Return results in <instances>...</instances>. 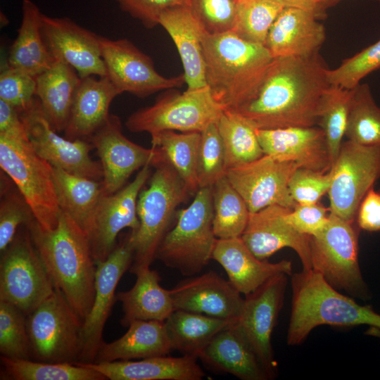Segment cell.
I'll list each match as a JSON object with an SVG mask.
<instances>
[{
    "mask_svg": "<svg viewBox=\"0 0 380 380\" xmlns=\"http://www.w3.org/2000/svg\"><path fill=\"white\" fill-rule=\"evenodd\" d=\"M319 53L274 58L254 95L236 111L256 129L318 126L331 87Z\"/></svg>",
    "mask_w": 380,
    "mask_h": 380,
    "instance_id": "obj_1",
    "label": "cell"
},
{
    "mask_svg": "<svg viewBox=\"0 0 380 380\" xmlns=\"http://www.w3.org/2000/svg\"><path fill=\"white\" fill-rule=\"evenodd\" d=\"M26 227L54 289L84 320L93 305L96 270L87 236L61 210L53 229L35 219Z\"/></svg>",
    "mask_w": 380,
    "mask_h": 380,
    "instance_id": "obj_2",
    "label": "cell"
},
{
    "mask_svg": "<svg viewBox=\"0 0 380 380\" xmlns=\"http://www.w3.org/2000/svg\"><path fill=\"white\" fill-rule=\"evenodd\" d=\"M206 85L223 110L236 112L255 93L273 57L262 44L232 32H203Z\"/></svg>",
    "mask_w": 380,
    "mask_h": 380,
    "instance_id": "obj_3",
    "label": "cell"
},
{
    "mask_svg": "<svg viewBox=\"0 0 380 380\" xmlns=\"http://www.w3.org/2000/svg\"><path fill=\"white\" fill-rule=\"evenodd\" d=\"M291 312L287 330L289 346L303 343L315 327L368 325L380 329V314L361 305L330 286L315 271L291 274Z\"/></svg>",
    "mask_w": 380,
    "mask_h": 380,
    "instance_id": "obj_4",
    "label": "cell"
},
{
    "mask_svg": "<svg viewBox=\"0 0 380 380\" xmlns=\"http://www.w3.org/2000/svg\"><path fill=\"white\" fill-rule=\"evenodd\" d=\"M153 167L155 171L148 185L143 187L137 200L139 228L129 233L134 251L129 270L133 274L150 267L163 239L172 227L178 207L193 194L164 155Z\"/></svg>",
    "mask_w": 380,
    "mask_h": 380,
    "instance_id": "obj_5",
    "label": "cell"
},
{
    "mask_svg": "<svg viewBox=\"0 0 380 380\" xmlns=\"http://www.w3.org/2000/svg\"><path fill=\"white\" fill-rule=\"evenodd\" d=\"M189 206L177 211L175 225L156 253L160 260L185 276H194L212 259L217 241L213 225L212 187L200 188Z\"/></svg>",
    "mask_w": 380,
    "mask_h": 380,
    "instance_id": "obj_6",
    "label": "cell"
},
{
    "mask_svg": "<svg viewBox=\"0 0 380 380\" xmlns=\"http://www.w3.org/2000/svg\"><path fill=\"white\" fill-rule=\"evenodd\" d=\"M354 222L329 211L327 225L310 236L312 270L334 289L362 300L372 298L358 261V235Z\"/></svg>",
    "mask_w": 380,
    "mask_h": 380,
    "instance_id": "obj_7",
    "label": "cell"
},
{
    "mask_svg": "<svg viewBox=\"0 0 380 380\" xmlns=\"http://www.w3.org/2000/svg\"><path fill=\"white\" fill-rule=\"evenodd\" d=\"M0 166L29 204L35 220L44 229H54L58 205L53 167L34 150L29 137L0 135Z\"/></svg>",
    "mask_w": 380,
    "mask_h": 380,
    "instance_id": "obj_8",
    "label": "cell"
},
{
    "mask_svg": "<svg viewBox=\"0 0 380 380\" xmlns=\"http://www.w3.org/2000/svg\"><path fill=\"white\" fill-rule=\"evenodd\" d=\"M82 324L62 293L54 289L27 315L32 357L45 362H78Z\"/></svg>",
    "mask_w": 380,
    "mask_h": 380,
    "instance_id": "obj_9",
    "label": "cell"
},
{
    "mask_svg": "<svg viewBox=\"0 0 380 380\" xmlns=\"http://www.w3.org/2000/svg\"><path fill=\"white\" fill-rule=\"evenodd\" d=\"M222 112L205 86L160 95L152 105L131 114L125 126L130 132L151 135L163 131L201 132Z\"/></svg>",
    "mask_w": 380,
    "mask_h": 380,
    "instance_id": "obj_10",
    "label": "cell"
},
{
    "mask_svg": "<svg viewBox=\"0 0 380 380\" xmlns=\"http://www.w3.org/2000/svg\"><path fill=\"white\" fill-rule=\"evenodd\" d=\"M1 254L0 300L27 316L55 289L27 227Z\"/></svg>",
    "mask_w": 380,
    "mask_h": 380,
    "instance_id": "obj_11",
    "label": "cell"
},
{
    "mask_svg": "<svg viewBox=\"0 0 380 380\" xmlns=\"http://www.w3.org/2000/svg\"><path fill=\"white\" fill-rule=\"evenodd\" d=\"M330 171L329 211L354 222L361 201L380 178V145L343 142Z\"/></svg>",
    "mask_w": 380,
    "mask_h": 380,
    "instance_id": "obj_12",
    "label": "cell"
},
{
    "mask_svg": "<svg viewBox=\"0 0 380 380\" xmlns=\"http://www.w3.org/2000/svg\"><path fill=\"white\" fill-rule=\"evenodd\" d=\"M100 41L106 77L121 94L145 98L186 84L183 74L173 77L159 74L151 58L127 39L100 36Z\"/></svg>",
    "mask_w": 380,
    "mask_h": 380,
    "instance_id": "obj_13",
    "label": "cell"
},
{
    "mask_svg": "<svg viewBox=\"0 0 380 380\" xmlns=\"http://www.w3.org/2000/svg\"><path fill=\"white\" fill-rule=\"evenodd\" d=\"M20 115L34 150L52 167L102 180L101 164L92 160L89 154L94 148L91 143L88 140H71L60 136L49 121L37 97Z\"/></svg>",
    "mask_w": 380,
    "mask_h": 380,
    "instance_id": "obj_14",
    "label": "cell"
},
{
    "mask_svg": "<svg viewBox=\"0 0 380 380\" xmlns=\"http://www.w3.org/2000/svg\"><path fill=\"white\" fill-rule=\"evenodd\" d=\"M151 167L144 166L132 182L114 194L104 192L100 198L87 234L96 265L106 260L114 251L122 229L129 228L135 232L139 228L137 200L151 175Z\"/></svg>",
    "mask_w": 380,
    "mask_h": 380,
    "instance_id": "obj_15",
    "label": "cell"
},
{
    "mask_svg": "<svg viewBox=\"0 0 380 380\" xmlns=\"http://www.w3.org/2000/svg\"><path fill=\"white\" fill-rule=\"evenodd\" d=\"M288 276L286 273L277 274L246 295L235 323L270 378L274 377L277 371L271 337L283 306Z\"/></svg>",
    "mask_w": 380,
    "mask_h": 380,
    "instance_id": "obj_16",
    "label": "cell"
},
{
    "mask_svg": "<svg viewBox=\"0 0 380 380\" xmlns=\"http://www.w3.org/2000/svg\"><path fill=\"white\" fill-rule=\"evenodd\" d=\"M297 163L264 154L260 158L229 169L226 177L245 201L251 213L272 205L293 209L289 183Z\"/></svg>",
    "mask_w": 380,
    "mask_h": 380,
    "instance_id": "obj_17",
    "label": "cell"
},
{
    "mask_svg": "<svg viewBox=\"0 0 380 380\" xmlns=\"http://www.w3.org/2000/svg\"><path fill=\"white\" fill-rule=\"evenodd\" d=\"M89 141L100 158L103 190L107 194L120 190L132 173L146 165L153 167L163 156L156 147L146 148L128 139L120 118L113 114Z\"/></svg>",
    "mask_w": 380,
    "mask_h": 380,
    "instance_id": "obj_18",
    "label": "cell"
},
{
    "mask_svg": "<svg viewBox=\"0 0 380 380\" xmlns=\"http://www.w3.org/2000/svg\"><path fill=\"white\" fill-rule=\"evenodd\" d=\"M134 258L129 234L109 257L96 263L95 295L91 310L83 320L82 351L78 362H94L103 341V331L115 298V289Z\"/></svg>",
    "mask_w": 380,
    "mask_h": 380,
    "instance_id": "obj_19",
    "label": "cell"
},
{
    "mask_svg": "<svg viewBox=\"0 0 380 380\" xmlns=\"http://www.w3.org/2000/svg\"><path fill=\"white\" fill-rule=\"evenodd\" d=\"M42 30L54 59L64 61L79 76L106 77L100 35L80 26L70 18L42 15Z\"/></svg>",
    "mask_w": 380,
    "mask_h": 380,
    "instance_id": "obj_20",
    "label": "cell"
},
{
    "mask_svg": "<svg viewBox=\"0 0 380 380\" xmlns=\"http://www.w3.org/2000/svg\"><path fill=\"white\" fill-rule=\"evenodd\" d=\"M291 209L272 205L250 213L241 238L260 260H266L280 249L290 248L298 255L303 270H311L310 236L300 234L291 225L287 219Z\"/></svg>",
    "mask_w": 380,
    "mask_h": 380,
    "instance_id": "obj_21",
    "label": "cell"
},
{
    "mask_svg": "<svg viewBox=\"0 0 380 380\" xmlns=\"http://www.w3.org/2000/svg\"><path fill=\"white\" fill-rule=\"evenodd\" d=\"M175 310L204 314L236 323L244 298L229 281L214 271L180 281L170 290Z\"/></svg>",
    "mask_w": 380,
    "mask_h": 380,
    "instance_id": "obj_22",
    "label": "cell"
},
{
    "mask_svg": "<svg viewBox=\"0 0 380 380\" xmlns=\"http://www.w3.org/2000/svg\"><path fill=\"white\" fill-rule=\"evenodd\" d=\"M264 154L297 163L300 167L327 172L331 160L319 126L256 129Z\"/></svg>",
    "mask_w": 380,
    "mask_h": 380,
    "instance_id": "obj_23",
    "label": "cell"
},
{
    "mask_svg": "<svg viewBox=\"0 0 380 380\" xmlns=\"http://www.w3.org/2000/svg\"><path fill=\"white\" fill-rule=\"evenodd\" d=\"M319 17L312 11L284 7L270 29L265 46L273 58L309 57L319 53L326 39Z\"/></svg>",
    "mask_w": 380,
    "mask_h": 380,
    "instance_id": "obj_24",
    "label": "cell"
},
{
    "mask_svg": "<svg viewBox=\"0 0 380 380\" xmlns=\"http://www.w3.org/2000/svg\"><path fill=\"white\" fill-rule=\"evenodd\" d=\"M212 259L227 274L229 281L245 296L253 292L274 276L286 273L291 275L292 263L283 260L270 262L258 258L241 237L217 239Z\"/></svg>",
    "mask_w": 380,
    "mask_h": 380,
    "instance_id": "obj_25",
    "label": "cell"
},
{
    "mask_svg": "<svg viewBox=\"0 0 380 380\" xmlns=\"http://www.w3.org/2000/svg\"><path fill=\"white\" fill-rule=\"evenodd\" d=\"M121 94L106 77H82L72 103L65 137L89 140L108 120L113 99Z\"/></svg>",
    "mask_w": 380,
    "mask_h": 380,
    "instance_id": "obj_26",
    "label": "cell"
},
{
    "mask_svg": "<svg viewBox=\"0 0 380 380\" xmlns=\"http://www.w3.org/2000/svg\"><path fill=\"white\" fill-rule=\"evenodd\" d=\"M198 358L213 371L230 374L242 380L270 379L235 323L218 332Z\"/></svg>",
    "mask_w": 380,
    "mask_h": 380,
    "instance_id": "obj_27",
    "label": "cell"
},
{
    "mask_svg": "<svg viewBox=\"0 0 380 380\" xmlns=\"http://www.w3.org/2000/svg\"><path fill=\"white\" fill-rule=\"evenodd\" d=\"M189 355H167L141 360H118L105 362H81L110 380H201L205 374Z\"/></svg>",
    "mask_w": 380,
    "mask_h": 380,
    "instance_id": "obj_28",
    "label": "cell"
},
{
    "mask_svg": "<svg viewBox=\"0 0 380 380\" xmlns=\"http://www.w3.org/2000/svg\"><path fill=\"white\" fill-rule=\"evenodd\" d=\"M158 25L165 30L177 47L187 89L207 86L202 45L203 30L189 5L166 9L160 15Z\"/></svg>",
    "mask_w": 380,
    "mask_h": 380,
    "instance_id": "obj_29",
    "label": "cell"
},
{
    "mask_svg": "<svg viewBox=\"0 0 380 380\" xmlns=\"http://www.w3.org/2000/svg\"><path fill=\"white\" fill-rule=\"evenodd\" d=\"M134 274L137 277L134 285L115 295L124 312L122 325L128 327L137 320L165 322L175 310L170 290L160 285L159 274L150 267L141 268Z\"/></svg>",
    "mask_w": 380,
    "mask_h": 380,
    "instance_id": "obj_30",
    "label": "cell"
},
{
    "mask_svg": "<svg viewBox=\"0 0 380 380\" xmlns=\"http://www.w3.org/2000/svg\"><path fill=\"white\" fill-rule=\"evenodd\" d=\"M172 350L164 322L137 320L131 322L120 338L104 343L94 362L132 360L167 355Z\"/></svg>",
    "mask_w": 380,
    "mask_h": 380,
    "instance_id": "obj_31",
    "label": "cell"
},
{
    "mask_svg": "<svg viewBox=\"0 0 380 380\" xmlns=\"http://www.w3.org/2000/svg\"><path fill=\"white\" fill-rule=\"evenodd\" d=\"M80 79L74 68L58 59L36 77V97L58 132L66 127Z\"/></svg>",
    "mask_w": 380,
    "mask_h": 380,
    "instance_id": "obj_32",
    "label": "cell"
},
{
    "mask_svg": "<svg viewBox=\"0 0 380 380\" xmlns=\"http://www.w3.org/2000/svg\"><path fill=\"white\" fill-rule=\"evenodd\" d=\"M23 17L18 35L13 42L6 63L37 77L54 61L42 30L43 13L32 0H23Z\"/></svg>",
    "mask_w": 380,
    "mask_h": 380,
    "instance_id": "obj_33",
    "label": "cell"
},
{
    "mask_svg": "<svg viewBox=\"0 0 380 380\" xmlns=\"http://www.w3.org/2000/svg\"><path fill=\"white\" fill-rule=\"evenodd\" d=\"M53 176L60 210L87 236L96 208L104 193L102 180L53 167Z\"/></svg>",
    "mask_w": 380,
    "mask_h": 380,
    "instance_id": "obj_34",
    "label": "cell"
},
{
    "mask_svg": "<svg viewBox=\"0 0 380 380\" xmlns=\"http://www.w3.org/2000/svg\"><path fill=\"white\" fill-rule=\"evenodd\" d=\"M164 324L172 350L198 358L213 337L234 322L204 314L175 310Z\"/></svg>",
    "mask_w": 380,
    "mask_h": 380,
    "instance_id": "obj_35",
    "label": "cell"
},
{
    "mask_svg": "<svg viewBox=\"0 0 380 380\" xmlns=\"http://www.w3.org/2000/svg\"><path fill=\"white\" fill-rule=\"evenodd\" d=\"M216 125L224 147L226 170L264 155L256 129L237 113L223 110Z\"/></svg>",
    "mask_w": 380,
    "mask_h": 380,
    "instance_id": "obj_36",
    "label": "cell"
},
{
    "mask_svg": "<svg viewBox=\"0 0 380 380\" xmlns=\"http://www.w3.org/2000/svg\"><path fill=\"white\" fill-rule=\"evenodd\" d=\"M1 379L12 380H104L101 372L80 362H45L11 359L1 355Z\"/></svg>",
    "mask_w": 380,
    "mask_h": 380,
    "instance_id": "obj_37",
    "label": "cell"
},
{
    "mask_svg": "<svg viewBox=\"0 0 380 380\" xmlns=\"http://www.w3.org/2000/svg\"><path fill=\"white\" fill-rule=\"evenodd\" d=\"M151 136L152 146L162 151L193 194H195L199 189L197 163L201 132L163 131Z\"/></svg>",
    "mask_w": 380,
    "mask_h": 380,
    "instance_id": "obj_38",
    "label": "cell"
},
{
    "mask_svg": "<svg viewBox=\"0 0 380 380\" xmlns=\"http://www.w3.org/2000/svg\"><path fill=\"white\" fill-rule=\"evenodd\" d=\"M212 198L215 236L217 239L241 237L251 213L226 175L212 186Z\"/></svg>",
    "mask_w": 380,
    "mask_h": 380,
    "instance_id": "obj_39",
    "label": "cell"
},
{
    "mask_svg": "<svg viewBox=\"0 0 380 380\" xmlns=\"http://www.w3.org/2000/svg\"><path fill=\"white\" fill-rule=\"evenodd\" d=\"M345 136L358 144L380 145V108L367 83L352 89Z\"/></svg>",
    "mask_w": 380,
    "mask_h": 380,
    "instance_id": "obj_40",
    "label": "cell"
},
{
    "mask_svg": "<svg viewBox=\"0 0 380 380\" xmlns=\"http://www.w3.org/2000/svg\"><path fill=\"white\" fill-rule=\"evenodd\" d=\"M283 8L269 0H239L232 32L247 42L265 46L270 29Z\"/></svg>",
    "mask_w": 380,
    "mask_h": 380,
    "instance_id": "obj_41",
    "label": "cell"
},
{
    "mask_svg": "<svg viewBox=\"0 0 380 380\" xmlns=\"http://www.w3.org/2000/svg\"><path fill=\"white\" fill-rule=\"evenodd\" d=\"M352 89L331 85L321 109L318 126L323 130L331 160L336 159L346 134Z\"/></svg>",
    "mask_w": 380,
    "mask_h": 380,
    "instance_id": "obj_42",
    "label": "cell"
},
{
    "mask_svg": "<svg viewBox=\"0 0 380 380\" xmlns=\"http://www.w3.org/2000/svg\"><path fill=\"white\" fill-rule=\"evenodd\" d=\"M0 353L11 359L32 357L27 316L15 306L0 300Z\"/></svg>",
    "mask_w": 380,
    "mask_h": 380,
    "instance_id": "obj_43",
    "label": "cell"
},
{
    "mask_svg": "<svg viewBox=\"0 0 380 380\" xmlns=\"http://www.w3.org/2000/svg\"><path fill=\"white\" fill-rule=\"evenodd\" d=\"M0 201V251L2 253L13 241L20 225H27L34 220L33 213L20 192L12 190L3 172Z\"/></svg>",
    "mask_w": 380,
    "mask_h": 380,
    "instance_id": "obj_44",
    "label": "cell"
},
{
    "mask_svg": "<svg viewBox=\"0 0 380 380\" xmlns=\"http://www.w3.org/2000/svg\"><path fill=\"white\" fill-rule=\"evenodd\" d=\"M223 144L216 122L201 132L197 177L198 187H212L226 175Z\"/></svg>",
    "mask_w": 380,
    "mask_h": 380,
    "instance_id": "obj_45",
    "label": "cell"
},
{
    "mask_svg": "<svg viewBox=\"0 0 380 380\" xmlns=\"http://www.w3.org/2000/svg\"><path fill=\"white\" fill-rule=\"evenodd\" d=\"M380 68V39L355 56L348 58L335 69L327 71L332 86L353 89L372 72Z\"/></svg>",
    "mask_w": 380,
    "mask_h": 380,
    "instance_id": "obj_46",
    "label": "cell"
},
{
    "mask_svg": "<svg viewBox=\"0 0 380 380\" xmlns=\"http://www.w3.org/2000/svg\"><path fill=\"white\" fill-rule=\"evenodd\" d=\"M239 0H190L189 6L203 32L214 35L232 32Z\"/></svg>",
    "mask_w": 380,
    "mask_h": 380,
    "instance_id": "obj_47",
    "label": "cell"
},
{
    "mask_svg": "<svg viewBox=\"0 0 380 380\" xmlns=\"http://www.w3.org/2000/svg\"><path fill=\"white\" fill-rule=\"evenodd\" d=\"M36 99V77L7 63L1 65L0 99L14 106L20 113L28 108Z\"/></svg>",
    "mask_w": 380,
    "mask_h": 380,
    "instance_id": "obj_48",
    "label": "cell"
},
{
    "mask_svg": "<svg viewBox=\"0 0 380 380\" xmlns=\"http://www.w3.org/2000/svg\"><path fill=\"white\" fill-rule=\"evenodd\" d=\"M331 183V173L299 167L290 179L289 190L297 204L317 203L328 194Z\"/></svg>",
    "mask_w": 380,
    "mask_h": 380,
    "instance_id": "obj_49",
    "label": "cell"
},
{
    "mask_svg": "<svg viewBox=\"0 0 380 380\" xmlns=\"http://www.w3.org/2000/svg\"><path fill=\"white\" fill-rule=\"evenodd\" d=\"M123 11L147 28L158 25L162 13L172 7L189 5L190 0H114Z\"/></svg>",
    "mask_w": 380,
    "mask_h": 380,
    "instance_id": "obj_50",
    "label": "cell"
},
{
    "mask_svg": "<svg viewBox=\"0 0 380 380\" xmlns=\"http://www.w3.org/2000/svg\"><path fill=\"white\" fill-rule=\"evenodd\" d=\"M328 209L318 203L296 204L288 213L287 219L298 232L310 236L323 230L329 219Z\"/></svg>",
    "mask_w": 380,
    "mask_h": 380,
    "instance_id": "obj_51",
    "label": "cell"
},
{
    "mask_svg": "<svg viewBox=\"0 0 380 380\" xmlns=\"http://www.w3.org/2000/svg\"><path fill=\"white\" fill-rule=\"evenodd\" d=\"M359 229L367 232L380 231V192L372 187L361 201L357 213Z\"/></svg>",
    "mask_w": 380,
    "mask_h": 380,
    "instance_id": "obj_52",
    "label": "cell"
},
{
    "mask_svg": "<svg viewBox=\"0 0 380 380\" xmlns=\"http://www.w3.org/2000/svg\"><path fill=\"white\" fill-rule=\"evenodd\" d=\"M0 135L27 137V132L20 112L12 105L0 99Z\"/></svg>",
    "mask_w": 380,
    "mask_h": 380,
    "instance_id": "obj_53",
    "label": "cell"
},
{
    "mask_svg": "<svg viewBox=\"0 0 380 380\" xmlns=\"http://www.w3.org/2000/svg\"><path fill=\"white\" fill-rule=\"evenodd\" d=\"M283 7H296L312 11L319 16L322 15L323 6L319 0H269Z\"/></svg>",
    "mask_w": 380,
    "mask_h": 380,
    "instance_id": "obj_54",
    "label": "cell"
},
{
    "mask_svg": "<svg viewBox=\"0 0 380 380\" xmlns=\"http://www.w3.org/2000/svg\"><path fill=\"white\" fill-rule=\"evenodd\" d=\"M336 0H319L320 4L324 7V5H326L327 4H329V3H331L332 1H335ZM370 1H378L380 3V0H370Z\"/></svg>",
    "mask_w": 380,
    "mask_h": 380,
    "instance_id": "obj_55",
    "label": "cell"
}]
</instances>
